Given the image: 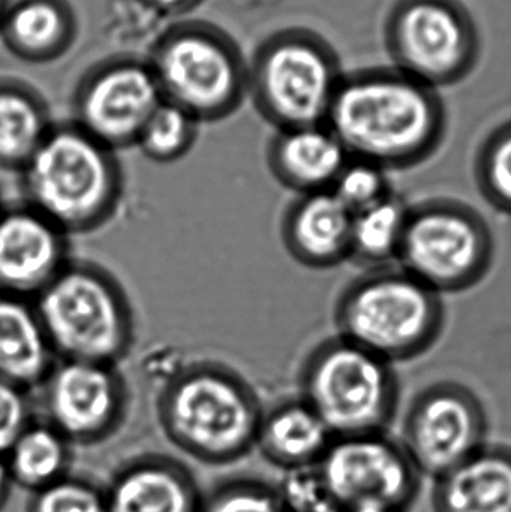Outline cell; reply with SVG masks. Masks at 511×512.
Wrapping results in <instances>:
<instances>
[{
    "instance_id": "8fae6325",
    "label": "cell",
    "mask_w": 511,
    "mask_h": 512,
    "mask_svg": "<svg viewBox=\"0 0 511 512\" xmlns=\"http://www.w3.org/2000/svg\"><path fill=\"white\" fill-rule=\"evenodd\" d=\"M318 466L344 512H407L422 486L407 451L387 432L333 438Z\"/></svg>"
},
{
    "instance_id": "d4e9b609",
    "label": "cell",
    "mask_w": 511,
    "mask_h": 512,
    "mask_svg": "<svg viewBox=\"0 0 511 512\" xmlns=\"http://www.w3.org/2000/svg\"><path fill=\"white\" fill-rule=\"evenodd\" d=\"M410 206L393 192L380 203L354 213L350 261L363 267H389L398 261Z\"/></svg>"
},
{
    "instance_id": "484cf974",
    "label": "cell",
    "mask_w": 511,
    "mask_h": 512,
    "mask_svg": "<svg viewBox=\"0 0 511 512\" xmlns=\"http://www.w3.org/2000/svg\"><path fill=\"white\" fill-rule=\"evenodd\" d=\"M474 182L483 200L511 216V120L495 126L477 147Z\"/></svg>"
},
{
    "instance_id": "277c9868",
    "label": "cell",
    "mask_w": 511,
    "mask_h": 512,
    "mask_svg": "<svg viewBox=\"0 0 511 512\" xmlns=\"http://www.w3.org/2000/svg\"><path fill=\"white\" fill-rule=\"evenodd\" d=\"M339 336L389 363L428 354L446 328L443 295L404 268H372L351 280L333 310Z\"/></svg>"
},
{
    "instance_id": "f546056e",
    "label": "cell",
    "mask_w": 511,
    "mask_h": 512,
    "mask_svg": "<svg viewBox=\"0 0 511 512\" xmlns=\"http://www.w3.org/2000/svg\"><path fill=\"white\" fill-rule=\"evenodd\" d=\"M276 492L285 512H344L318 465L284 471Z\"/></svg>"
},
{
    "instance_id": "2e32d148",
    "label": "cell",
    "mask_w": 511,
    "mask_h": 512,
    "mask_svg": "<svg viewBox=\"0 0 511 512\" xmlns=\"http://www.w3.org/2000/svg\"><path fill=\"white\" fill-rule=\"evenodd\" d=\"M204 495L188 466L159 453L132 457L105 486L108 512H201Z\"/></svg>"
},
{
    "instance_id": "cb8c5ba5",
    "label": "cell",
    "mask_w": 511,
    "mask_h": 512,
    "mask_svg": "<svg viewBox=\"0 0 511 512\" xmlns=\"http://www.w3.org/2000/svg\"><path fill=\"white\" fill-rule=\"evenodd\" d=\"M74 445L47 421L32 420L5 453L12 483L39 492L71 474Z\"/></svg>"
},
{
    "instance_id": "d6a6232c",
    "label": "cell",
    "mask_w": 511,
    "mask_h": 512,
    "mask_svg": "<svg viewBox=\"0 0 511 512\" xmlns=\"http://www.w3.org/2000/svg\"><path fill=\"white\" fill-rule=\"evenodd\" d=\"M162 17H180L197 9L204 0H138Z\"/></svg>"
},
{
    "instance_id": "f1b7e54d",
    "label": "cell",
    "mask_w": 511,
    "mask_h": 512,
    "mask_svg": "<svg viewBox=\"0 0 511 512\" xmlns=\"http://www.w3.org/2000/svg\"><path fill=\"white\" fill-rule=\"evenodd\" d=\"M26 512H108L105 487L89 478L69 474L32 493Z\"/></svg>"
},
{
    "instance_id": "603a6c76",
    "label": "cell",
    "mask_w": 511,
    "mask_h": 512,
    "mask_svg": "<svg viewBox=\"0 0 511 512\" xmlns=\"http://www.w3.org/2000/svg\"><path fill=\"white\" fill-rule=\"evenodd\" d=\"M44 96L17 78H0V170L20 173L53 129Z\"/></svg>"
},
{
    "instance_id": "4dcf8cb0",
    "label": "cell",
    "mask_w": 511,
    "mask_h": 512,
    "mask_svg": "<svg viewBox=\"0 0 511 512\" xmlns=\"http://www.w3.org/2000/svg\"><path fill=\"white\" fill-rule=\"evenodd\" d=\"M201 512H285L276 487L251 478L228 480L204 495Z\"/></svg>"
},
{
    "instance_id": "8992f818",
    "label": "cell",
    "mask_w": 511,
    "mask_h": 512,
    "mask_svg": "<svg viewBox=\"0 0 511 512\" xmlns=\"http://www.w3.org/2000/svg\"><path fill=\"white\" fill-rule=\"evenodd\" d=\"M147 62L162 98L200 123L227 119L248 96L249 60L236 39L207 21L168 27Z\"/></svg>"
},
{
    "instance_id": "6da1fadb",
    "label": "cell",
    "mask_w": 511,
    "mask_h": 512,
    "mask_svg": "<svg viewBox=\"0 0 511 512\" xmlns=\"http://www.w3.org/2000/svg\"><path fill=\"white\" fill-rule=\"evenodd\" d=\"M326 125L351 158L390 171L437 155L449 120L437 89L393 66L345 74Z\"/></svg>"
},
{
    "instance_id": "e575fe53",
    "label": "cell",
    "mask_w": 511,
    "mask_h": 512,
    "mask_svg": "<svg viewBox=\"0 0 511 512\" xmlns=\"http://www.w3.org/2000/svg\"><path fill=\"white\" fill-rule=\"evenodd\" d=\"M9 0H0V26H2L3 15H5L6 8H8Z\"/></svg>"
},
{
    "instance_id": "30bf717a",
    "label": "cell",
    "mask_w": 511,
    "mask_h": 512,
    "mask_svg": "<svg viewBox=\"0 0 511 512\" xmlns=\"http://www.w3.org/2000/svg\"><path fill=\"white\" fill-rule=\"evenodd\" d=\"M384 44L396 69L437 90L470 77L482 53L476 20L459 0H396Z\"/></svg>"
},
{
    "instance_id": "5b68a950",
    "label": "cell",
    "mask_w": 511,
    "mask_h": 512,
    "mask_svg": "<svg viewBox=\"0 0 511 512\" xmlns=\"http://www.w3.org/2000/svg\"><path fill=\"white\" fill-rule=\"evenodd\" d=\"M33 303L59 360L116 366L134 343L122 286L92 262L69 261Z\"/></svg>"
},
{
    "instance_id": "9c48e42d",
    "label": "cell",
    "mask_w": 511,
    "mask_h": 512,
    "mask_svg": "<svg viewBox=\"0 0 511 512\" xmlns=\"http://www.w3.org/2000/svg\"><path fill=\"white\" fill-rule=\"evenodd\" d=\"M495 240L486 219L455 198L410 206L399 264L438 294L479 285L494 265Z\"/></svg>"
},
{
    "instance_id": "d590c367",
    "label": "cell",
    "mask_w": 511,
    "mask_h": 512,
    "mask_svg": "<svg viewBox=\"0 0 511 512\" xmlns=\"http://www.w3.org/2000/svg\"><path fill=\"white\" fill-rule=\"evenodd\" d=\"M353 512H392V511H381V510H363V511H353Z\"/></svg>"
},
{
    "instance_id": "5bb4252c",
    "label": "cell",
    "mask_w": 511,
    "mask_h": 512,
    "mask_svg": "<svg viewBox=\"0 0 511 512\" xmlns=\"http://www.w3.org/2000/svg\"><path fill=\"white\" fill-rule=\"evenodd\" d=\"M41 388L44 421L74 447L101 444L125 423L128 390L111 364L60 360Z\"/></svg>"
},
{
    "instance_id": "ffe728a7",
    "label": "cell",
    "mask_w": 511,
    "mask_h": 512,
    "mask_svg": "<svg viewBox=\"0 0 511 512\" xmlns=\"http://www.w3.org/2000/svg\"><path fill=\"white\" fill-rule=\"evenodd\" d=\"M77 36V14L68 0H9L0 26L3 47L33 65L62 59Z\"/></svg>"
},
{
    "instance_id": "9a60e30c",
    "label": "cell",
    "mask_w": 511,
    "mask_h": 512,
    "mask_svg": "<svg viewBox=\"0 0 511 512\" xmlns=\"http://www.w3.org/2000/svg\"><path fill=\"white\" fill-rule=\"evenodd\" d=\"M68 236L32 207H0V294L35 300L69 259Z\"/></svg>"
},
{
    "instance_id": "4fadbf2b",
    "label": "cell",
    "mask_w": 511,
    "mask_h": 512,
    "mask_svg": "<svg viewBox=\"0 0 511 512\" xmlns=\"http://www.w3.org/2000/svg\"><path fill=\"white\" fill-rule=\"evenodd\" d=\"M162 101L147 60L110 57L87 69L78 81L72 98V122L116 152L135 147Z\"/></svg>"
},
{
    "instance_id": "ba28073f",
    "label": "cell",
    "mask_w": 511,
    "mask_h": 512,
    "mask_svg": "<svg viewBox=\"0 0 511 512\" xmlns=\"http://www.w3.org/2000/svg\"><path fill=\"white\" fill-rule=\"evenodd\" d=\"M300 390L335 438L387 432L401 402L395 366L339 334L312 349Z\"/></svg>"
},
{
    "instance_id": "d6986e66",
    "label": "cell",
    "mask_w": 511,
    "mask_h": 512,
    "mask_svg": "<svg viewBox=\"0 0 511 512\" xmlns=\"http://www.w3.org/2000/svg\"><path fill=\"white\" fill-rule=\"evenodd\" d=\"M267 155L276 180L300 195L330 191L350 159L327 125L278 131Z\"/></svg>"
},
{
    "instance_id": "52a82bcc",
    "label": "cell",
    "mask_w": 511,
    "mask_h": 512,
    "mask_svg": "<svg viewBox=\"0 0 511 512\" xmlns=\"http://www.w3.org/2000/svg\"><path fill=\"white\" fill-rule=\"evenodd\" d=\"M344 75L323 36L302 27L278 30L249 60L248 98L278 131L326 125Z\"/></svg>"
},
{
    "instance_id": "44dd1931",
    "label": "cell",
    "mask_w": 511,
    "mask_h": 512,
    "mask_svg": "<svg viewBox=\"0 0 511 512\" xmlns=\"http://www.w3.org/2000/svg\"><path fill=\"white\" fill-rule=\"evenodd\" d=\"M54 358L33 300L0 294V379L26 391L41 387Z\"/></svg>"
},
{
    "instance_id": "836d02e7",
    "label": "cell",
    "mask_w": 511,
    "mask_h": 512,
    "mask_svg": "<svg viewBox=\"0 0 511 512\" xmlns=\"http://www.w3.org/2000/svg\"><path fill=\"white\" fill-rule=\"evenodd\" d=\"M12 486H14V483H12L11 475H9L5 457L0 456V512L5 508L6 502H8Z\"/></svg>"
},
{
    "instance_id": "7c38bea8",
    "label": "cell",
    "mask_w": 511,
    "mask_h": 512,
    "mask_svg": "<svg viewBox=\"0 0 511 512\" xmlns=\"http://www.w3.org/2000/svg\"><path fill=\"white\" fill-rule=\"evenodd\" d=\"M488 435L480 397L459 382L441 381L411 400L399 442L420 475L434 481L485 447Z\"/></svg>"
},
{
    "instance_id": "83f0119b",
    "label": "cell",
    "mask_w": 511,
    "mask_h": 512,
    "mask_svg": "<svg viewBox=\"0 0 511 512\" xmlns=\"http://www.w3.org/2000/svg\"><path fill=\"white\" fill-rule=\"evenodd\" d=\"M387 173L374 162L350 156L330 191L354 215L393 194Z\"/></svg>"
},
{
    "instance_id": "e0dca14e",
    "label": "cell",
    "mask_w": 511,
    "mask_h": 512,
    "mask_svg": "<svg viewBox=\"0 0 511 512\" xmlns=\"http://www.w3.org/2000/svg\"><path fill=\"white\" fill-rule=\"evenodd\" d=\"M353 213L332 191L300 195L282 222V240L299 264L327 270L350 259Z\"/></svg>"
},
{
    "instance_id": "1f68e13d",
    "label": "cell",
    "mask_w": 511,
    "mask_h": 512,
    "mask_svg": "<svg viewBox=\"0 0 511 512\" xmlns=\"http://www.w3.org/2000/svg\"><path fill=\"white\" fill-rule=\"evenodd\" d=\"M33 420L27 391L0 379V456Z\"/></svg>"
},
{
    "instance_id": "7402d4cb",
    "label": "cell",
    "mask_w": 511,
    "mask_h": 512,
    "mask_svg": "<svg viewBox=\"0 0 511 512\" xmlns=\"http://www.w3.org/2000/svg\"><path fill=\"white\" fill-rule=\"evenodd\" d=\"M333 438L320 415L300 397L264 412L255 448L284 472L318 465Z\"/></svg>"
},
{
    "instance_id": "4316f807",
    "label": "cell",
    "mask_w": 511,
    "mask_h": 512,
    "mask_svg": "<svg viewBox=\"0 0 511 512\" xmlns=\"http://www.w3.org/2000/svg\"><path fill=\"white\" fill-rule=\"evenodd\" d=\"M198 125L191 114L164 99L147 120L135 147L159 164L179 161L194 146Z\"/></svg>"
},
{
    "instance_id": "3957f363",
    "label": "cell",
    "mask_w": 511,
    "mask_h": 512,
    "mask_svg": "<svg viewBox=\"0 0 511 512\" xmlns=\"http://www.w3.org/2000/svg\"><path fill=\"white\" fill-rule=\"evenodd\" d=\"M264 411L251 387L231 370L195 364L162 388L158 421L168 441L203 465L227 466L257 444Z\"/></svg>"
},
{
    "instance_id": "ac0fdd59",
    "label": "cell",
    "mask_w": 511,
    "mask_h": 512,
    "mask_svg": "<svg viewBox=\"0 0 511 512\" xmlns=\"http://www.w3.org/2000/svg\"><path fill=\"white\" fill-rule=\"evenodd\" d=\"M434 512H511V445L488 444L434 480Z\"/></svg>"
},
{
    "instance_id": "7a4b0ae2",
    "label": "cell",
    "mask_w": 511,
    "mask_h": 512,
    "mask_svg": "<svg viewBox=\"0 0 511 512\" xmlns=\"http://www.w3.org/2000/svg\"><path fill=\"white\" fill-rule=\"evenodd\" d=\"M20 174L24 203L66 236L107 224L123 194L116 152L72 120L54 123Z\"/></svg>"
}]
</instances>
